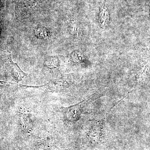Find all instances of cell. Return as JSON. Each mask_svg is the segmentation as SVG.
Here are the masks:
<instances>
[{
	"mask_svg": "<svg viewBox=\"0 0 150 150\" xmlns=\"http://www.w3.org/2000/svg\"><path fill=\"white\" fill-rule=\"evenodd\" d=\"M92 98L86 100L79 103L69 107L63 108L66 119L70 122H76L80 118L83 109L86 103Z\"/></svg>",
	"mask_w": 150,
	"mask_h": 150,
	"instance_id": "1",
	"label": "cell"
},
{
	"mask_svg": "<svg viewBox=\"0 0 150 150\" xmlns=\"http://www.w3.org/2000/svg\"><path fill=\"white\" fill-rule=\"evenodd\" d=\"M8 67H6V68L8 71V72L10 74L12 78L13 79L14 81L18 83L22 80L24 78L25 76H26V74L21 70L16 64L12 62L11 59V54L9 52L8 53Z\"/></svg>",
	"mask_w": 150,
	"mask_h": 150,
	"instance_id": "2",
	"label": "cell"
},
{
	"mask_svg": "<svg viewBox=\"0 0 150 150\" xmlns=\"http://www.w3.org/2000/svg\"><path fill=\"white\" fill-rule=\"evenodd\" d=\"M20 123L23 131H29L33 127V121L30 112L24 108L19 110Z\"/></svg>",
	"mask_w": 150,
	"mask_h": 150,
	"instance_id": "3",
	"label": "cell"
},
{
	"mask_svg": "<svg viewBox=\"0 0 150 150\" xmlns=\"http://www.w3.org/2000/svg\"><path fill=\"white\" fill-rule=\"evenodd\" d=\"M109 21V14L107 11V9L103 6L102 9L101 10L100 13V26L104 27L105 25L107 24Z\"/></svg>",
	"mask_w": 150,
	"mask_h": 150,
	"instance_id": "4",
	"label": "cell"
}]
</instances>
